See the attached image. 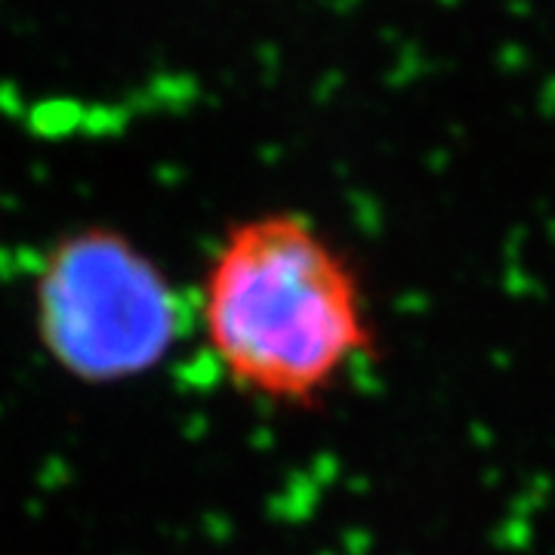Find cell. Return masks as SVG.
I'll use <instances>...</instances> for the list:
<instances>
[{
	"instance_id": "cell-1",
	"label": "cell",
	"mask_w": 555,
	"mask_h": 555,
	"mask_svg": "<svg viewBox=\"0 0 555 555\" xmlns=\"http://www.w3.org/2000/svg\"><path fill=\"white\" fill-rule=\"evenodd\" d=\"M201 324L244 396L315 408L374 346L356 266L299 214L235 222L201 284Z\"/></svg>"
},
{
	"instance_id": "cell-2",
	"label": "cell",
	"mask_w": 555,
	"mask_h": 555,
	"mask_svg": "<svg viewBox=\"0 0 555 555\" xmlns=\"http://www.w3.org/2000/svg\"><path fill=\"white\" fill-rule=\"evenodd\" d=\"M35 331L78 383L112 386L155 371L185 331L173 281L137 241L108 225L62 235L35 281Z\"/></svg>"
}]
</instances>
